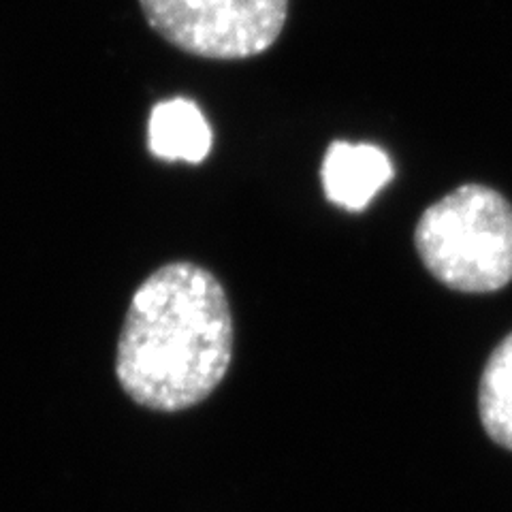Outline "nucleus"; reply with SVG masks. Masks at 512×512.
<instances>
[{
	"label": "nucleus",
	"mask_w": 512,
	"mask_h": 512,
	"mask_svg": "<svg viewBox=\"0 0 512 512\" xmlns=\"http://www.w3.org/2000/svg\"><path fill=\"white\" fill-rule=\"evenodd\" d=\"M233 348V312L220 280L197 263L173 261L152 271L128 303L116 378L137 406L182 412L220 387Z\"/></svg>",
	"instance_id": "1"
},
{
	"label": "nucleus",
	"mask_w": 512,
	"mask_h": 512,
	"mask_svg": "<svg viewBox=\"0 0 512 512\" xmlns=\"http://www.w3.org/2000/svg\"><path fill=\"white\" fill-rule=\"evenodd\" d=\"M414 250L457 293H498L512 282V203L485 184H463L416 220Z\"/></svg>",
	"instance_id": "2"
},
{
	"label": "nucleus",
	"mask_w": 512,
	"mask_h": 512,
	"mask_svg": "<svg viewBox=\"0 0 512 512\" xmlns=\"http://www.w3.org/2000/svg\"><path fill=\"white\" fill-rule=\"evenodd\" d=\"M139 7L175 50L205 60H248L278 43L291 0H139Z\"/></svg>",
	"instance_id": "3"
},
{
	"label": "nucleus",
	"mask_w": 512,
	"mask_h": 512,
	"mask_svg": "<svg viewBox=\"0 0 512 512\" xmlns=\"http://www.w3.org/2000/svg\"><path fill=\"white\" fill-rule=\"evenodd\" d=\"M325 197L346 212H363L393 175L389 154L374 143L333 141L323 160Z\"/></svg>",
	"instance_id": "4"
},
{
	"label": "nucleus",
	"mask_w": 512,
	"mask_h": 512,
	"mask_svg": "<svg viewBox=\"0 0 512 512\" xmlns=\"http://www.w3.org/2000/svg\"><path fill=\"white\" fill-rule=\"evenodd\" d=\"M214 135L201 107L175 96L160 101L150 114L148 122V146L150 152L167 163L199 165L212 150Z\"/></svg>",
	"instance_id": "5"
},
{
	"label": "nucleus",
	"mask_w": 512,
	"mask_h": 512,
	"mask_svg": "<svg viewBox=\"0 0 512 512\" xmlns=\"http://www.w3.org/2000/svg\"><path fill=\"white\" fill-rule=\"evenodd\" d=\"M478 416L491 442L512 453V331L491 350L480 374Z\"/></svg>",
	"instance_id": "6"
}]
</instances>
